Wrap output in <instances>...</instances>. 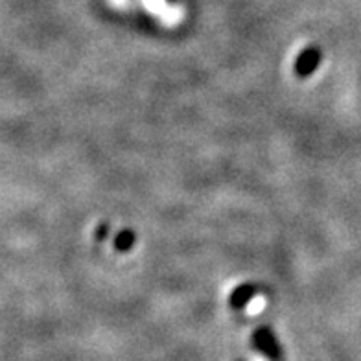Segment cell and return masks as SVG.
I'll list each match as a JSON object with an SVG mask.
<instances>
[{"instance_id": "obj_3", "label": "cell", "mask_w": 361, "mask_h": 361, "mask_svg": "<svg viewBox=\"0 0 361 361\" xmlns=\"http://www.w3.org/2000/svg\"><path fill=\"white\" fill-rule=\"evenodd\" d=\"M109 4L122 10V8H129L131 6V0H109Z\"/></svg>"}, {"instance_id": "obj_2", "label": "cell", "mask_w": 361, "mask_h": 361, "mask_svg": "<svg viewBox=\"0 0 361 361\" xmlns=\"http://www.w3.org/2000/svg\"><path fill=\"white\" fill-rule=\"evenodd\" d=\"M264 306H266V299L262 297V295H258V297H255V299L251 300L247 305V314L249 315H258L264 310Z\"/></svg>"}, {"instance_id": "obj_1", "label": "cell", "mask_w": 361, "mask_h": 361, "mask_svg": "<svg viewBox=\"0 0 361 361\" xmlns=\"http://www.w3.org/2000/svg\"><path fill=\"white\" fill-rule=\"evenodd\" d=\"M147 13L155 15L164 26H176L180 23L185 10L177 4H170L168 0H140Z\"/></svg>"}, {"instance_id": "obj_4", "label": "cell", "mask_w": 361, "mask_h": 361, "mask_svg": "<svg viewBox=\"0 0 361 361\" xmlns=\"http://www.w3.org/2000/svg\"><path fill=\"white\" fill-rule=\"evenodd\" d=\"M251 361H269V360H267V357L264 356V354H252Z\"/></svg>"}]
</instances>
